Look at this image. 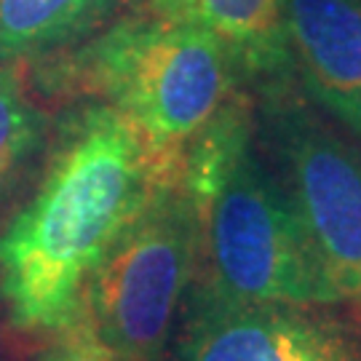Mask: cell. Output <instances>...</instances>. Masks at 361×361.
Instances as JSON below:
<instances>
[{"mask_svg": "<svg viewBox=\"0 0 361 361\" xmlns=\"http://www.w3.org/2000/svg\"><path fill=\"white\" fill-rule=\"evenodd\" d=\"M182 164L155 155L110 104L78 113L35 195L0 231V297L13 326L54 332L70 322L118 233Z\"/></svg>", "mask_w": 361, "mask_h": 361, "instance_id": "cell-1", "label": "cell"}, {"mask_svg": "<svg viewBox=\"0 0 361 361\" xmlns=\"http://www.w3.org/2000/svg\"><path fill=\"white\" fill-rule=\"evenodd\" d=\"M182 185L201 217V297L292 308L340 300L284 185L255 147V113L244 97H233L190 142Z\"/></svg>", "mask_w": 361, "mask_h": 361, "instance_id": "cell-2", "label": "cell"}, {"mask_svg": "<svg viewBox=\"0 0 361 361\" xmlns=\"http://www.w3.org/2000/svg\"><path fill=\"white\" fill-rule=\"evenodd\" d=\"M59 83L116 107L155 155L182 164L235 97L238 70L207 30L158 13L129 16L70 54Z\"/></svg>", "mask_w": 361, "mask_h": 361, "instance_id": "cell-3", "label": "cell"}, {"mask_svg": "<svg viewBox=\"0 0 361 361\" xmlns=\"http://www.w3.org/2000/svg\"><path fill=\"white\" fill-rule=\"evenodd\" d=\"M201 217L182 174L161 182L94 268L80 308L123 361H161L198 273Z\"/></svg>", "mask_w": 361, "mask_h": 361, "instance_id": "cell-4", "label": "cell"}, {"mask_svg": "<svg viewBox=\"0 0 361 361\" xmlns=\"http://www.w3.org/2000/svg\"><path fill=\"white\" fill-rule=\"evenodd\" d=\"M259 131L326 281L361 302V150L286 83L262 89Z\"/></svg>", "mask_w": 361, "mask_h": 361, "instance_id": "cell-5", "label": "cell"}, {"mask_svg": "<svg viewBox=\"0 0 361 361\" xmlns=\"http://www.w3.org/2000/svg\"><path fill=\"white\" fill-rule=\"evenodd\" d=\"M177 361H361L340 324L292 305H235L195 297Z\"/></svg>", "mask_w": 361, "mask_h": 361, "instance_id": "cell-6", "label": "cell"}, {"mask_svg": "<svg viewBox=\"0 0 361 361\" xmlns=\"http://www.w3.org/2000/svg\"><path fill=\"white\" fill-rule=\"evenodd\" d=\"M286 46L310 102L361 140V0H286Z\"/></svg>", "mask_w": 361, "mask_h": 361, "instance_id": "cell-7", "label": "cell"}, {"mask_svg": "<svg viewBox=\"0 0 361 361\" xmlns=\"http://www.w3.org/2000/svg\"><path fill=\"white\" fill-rule=\"evenodd\" d=\"M153 13L207 30L231 54L238 78L271 89L289 83L286 0H150Z\"/></svg>", "mask_w": 361, "mask_h": 361, "instance_id": "cell-8", "label": "cell"}, {"mask_svg": "<svg viewBox=\"0 0 361 361\" xmlns=\"http://www.w3.org/2000/svg\"><path fill=\"white\" fill-rule=\"evenodd\" d=\"M121 0H0V62H32L75 46Z\"/></svg>", "mask_w": 361, "mask_h": 361, "instance_id": "cell-9", "label": "cell"}, {"mask_svg": "<svg viewBox=\"0 0 361 361\" xmlns=\"http://www.w3.org/2000/svg\"><path fill=\"white\" fill-rule=\"evenodd\" d=\"M46 140V116L30 91L27 62H0V195L19 180Z\"/></svg>", "mask_w": 361, "mask_h": 361, "instance_id": "cell-10", "label": "cell"}, {"mask_svg": "<svg viewBox=\"0 0 361 361\" xmlns=\"http://www.w3.org/2000/svg\"><path fill=\"white\" fill-rule=\"evenodd\" d=\"M54 332L56 335L40 350L38 361H123V356L94 329L83 308H78L75 316Z\"/></svg>", "mask_w": 361, "mask_h": 361, "instance_id": "cell-11", "label": "cell"}]
</instances>
